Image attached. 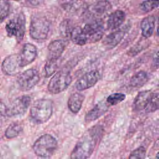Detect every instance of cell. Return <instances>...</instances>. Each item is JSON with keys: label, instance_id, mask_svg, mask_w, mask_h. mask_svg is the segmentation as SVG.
I'll use <instances>...</instances> for the list:
<instances>
[{"label": "cell", "instance_id": "3", "mask_svg": "<svg viewBox=\"0 0 159 159\" xmlns=\"http://www.w3.org/2000/svg\"><path fill=\"white\" fill-rule=\"evenodd\" d=\"M30 102V97L26 95L19 96L8 102L0 101V114L4 117L22 115L26 112Z\"/></svg>", "mask_w": 159, "mask_h": 159}, {"label": "cell", "instance_id": "31", "mask_svg": "<svg viewBox=\"0 0 159 159\" xmlns=\"http://www.w3.org/2000/svg\"><path fill=\"white\" fill-rule=\"evenodd\" d=\"M151 68L153 70H155L159 68V51L155 55L153 58Z\"/></svg>", "mask_w": 159, "mask_h": 159}, {"label": "cell", "instance_id": "22", "mask_svg": "<svg viewBox=\"0 0 159 159\" xmlns=\"http://www.w3.org/2000/svg\"><path fill=\"white\" fill-rule=\"evenodd\" d=\"M22 130V125L17 122L11 124L5 132V135L8 139H12L17 137Z\"/></svg>", "mask_w": 159, "mask_h": 159}, {"label": "cell", "instance_id": "23", "mask_svg": "<svg viewBox=\"0 0 159 159\" xmlns=\"http://www.w3.org/2000/svg\"><path fill=\"white\" fill-rule=\"evenodd\" d=\"M111 8V4L108 1H98L93 4L90 10L96 14H102Z\"/></svg>", "mask_w": 159, "mask_h": 159}, {"label": "cell", "instance_id": "9", "mask_svg": "<svg viewBox=\"0 0 159 159\" xmlns=\"http://www.w3.org/2000/svg\"><path fill=\"white\" fill-rule=\"evenodd\" d=\"M40 80V74L37 70L31 68L21 73L17 77V83L19 89L26 91L34 88Z\"/></svg>", "mask_w": 159, "mask_h": 159}, {"label": "cell", "instance_id": "1", "mask_svg": "<svg viewBox=\"0 0 159 159\" xmlns=\"http://www.w3.org/2000/svg\"><path fill=\"white\" fill-rule=\"evenodd\" d=\"M104 32V29L102 22L96 20L86 24L83 27H73L70 38L74 43L84 45L99 41L102 39Z\"/></svg>", "mask_w": 159, "mask_h": 159}, {"label": "cell", "instance_id": "5", "mask_svg": "<svg viewBox=\"0 0 159 159\" xmlns=\"http://www.w3.org/2000/svg\"><path fill=\"white\" fill-rule=\"evenodd\" d=\"M53 113V103L50 99H40L35 101L30 109V115L37 124H43L50 119Z\"/></svg>", "mask_w": 159, "mask_h": 159}, {"label": "cell", "instance_id": "8", "mask_svg": "<svg viewBox=\"0 0 159 159\" xmlns=\"http://www.w3.org/2000/svg\"><path fill=\"white\" fill-rule=\"evenodd\" d=\"M6 31L9 37H15L17 41L23 39L25 30V18L23 13H19L6 25Z\"/></svg>", "mask_w": 159, "mask_h": 159}, {"label": "cell", "instance_id": "7", "mask_svg": "<svg viewBox=\"0 0 159 159\" xmlns=\"http://www.w3.org/2000/svg\"><path fill=\"white\" fill-rule=\"evenodd\" d=\"M71 75L67 70H61L57 72L50 79L48 84V90L52 94H58L65 91L71 84Z\"/></svg>", "mask_w": 159, "mask_h": 159}, {"label": "cell", "instance_id": "19", "mask_svg": "<svg viewBox=\"0 0 159 159\" xmlns=\"http://www.w3.org/2000/svg\"><path fill=\"white\" fill-rule=\"evenodd\" d=\"M84 100V96L79 93H75L72 94L68 100V107L70 111L73 113H78L81 107Z\"/></svg>", "mask_w": 159, "mask_h": 159}, {"label": "cell", "instance_id": "6", "mask_svg": "<svg viewBox=\"0 0 159 159\" xmlns=\"http://www.w3.org/2000/svg\"><path fill=\"white\" fill-rule=\"evenodd\" d=\"M33 150L35 153L40 157L50 158L57 148V140L50 134L40 136L34 143Z\"/></svg>", "mask_w": 159, "mask_h": 159}, {"label": "cell", "instance_id": "21", "mask_svg": "<svg viewBox=\"0 0 159 159\" xmlns=\"http://www.w3.org/2000/svg\"><path fill=\"white\" fill-rule=\"evenodd\" d=\"M159 109V93H152L144 110L147 113L155 112Z\"/></svg>", "mask_w": 159, "mask_h": 159}, {"label": "cell", "instance_id": "17", "mask_svg": "<svg viewBox=\"0 0 159 159\" xmlns=\"http://www.w3.org/2000/svg\"><path fill=\"white\" fill-rule=\"evenodd\" d=\"M152 94V92L150 90L139 92L134 100L132 104L133 110L134 111H139L144 109Z\"/></svg>", "mask_w": 159, "mask_h": 159}, {"label": "cell", "instance_id": "12", "mask_svg": "<svg viewBox=\"0 0 159 159\" xmlns=\"http://www.w3.org/2000/svg\"><path fill=\"white\" fill-rule=\"evenodd\" d=\"M22 68L32 63L37 57V49L36 47L30 43H25L20 53L18 54Z\"/></svg>", "mask_w": 159, "mask_h": 159}, {"label": "cell", "instance_id": "13", "mask_svg": "<svg viewBox=\"0 0 159 159\" xmlns=\"http://www.w3.org/2000/svg\"><path fill=\"white\" fill-rule=\"evenodd\" d=\"M68 42L65 40H55L48 46V60H59L63 53Z\"/></svg>", "mask_w": 159, "mask_h": 159}, {"label": "cell", "instance_id": "10", "mask_svg": "<svg viewBox=\"0 0 159 159\" xmlns=\"http://www.w3.org/2000/svg\"><path fill=\"white\" fill-rule=\"evenodd\" d=\"M101 75L97 70L88 71L81 76L75 83V87L78 91H83L94 86L100 80Z\"/></svg>", "mask_w": 159, "mask_h": 159}, {"label": "cell", "instance_id": "25", "mask_svg": "<svg viewBox=\"0 0 159 159\" xmlns=\"http://www.w3.org/2000/svg\"><path fill=\"white\" fill-rule=\"evenodd\" d=\"M11 4L9 1L0 0V22H2L9 14Z\"/></svg>", "mask_w": 159, "mask_h": 159}, {"label": "cell", "instance_id": "15", "mask_svg": "<svg viewBox=\"0 0 159 159\" xmlns=\"http://www.w3.org/2000/svg\"><path fill=\"white\" fill-rule=\"evenodd\" d=\"M109 106L104 102L98 103L93 108L89 111L85 116V121L90 122L94 121L104 115L108 110Z\"/></svg>", "mask_w": 159, "mask_h": 159}, {"label": "cell", "instance_id": "26", "mask_svg": "<svg viewBox=\"0 0 159 159\" xmlns=\"http://www.w3.org/2000/svg\"><path fill=\"white\" fill-rule=\"evenodd\" d=\"M148 42L146 40H143L140 42H138L135 45H134L128 52L129 55L135 56L137 55L139 53L142 51L143 49L147 48L148 46Z\"/></svg>", "mask_w": 159, "mask_h": 159}, {"label": "cell", "instance_id": "11", "mask_svg": "<svg viewBox=\"0 0 159 159\" xmlns=\"http://www.w3.org/2000/svg\"><path fill=\"white\" fill-rule=\"evenodd\" d=\"M1 68L6 75L14 76L19 74L22 68L19 55L12 54L6 57L2 63Z\"/></svg>", "mask_w": 159, "mask_h": 159}, {"label": "cell", "instance_id": "29", "mask_svg": "<svg viewBox=\"0 0 159 159\" xmlns=\"http://www.w3.org/2000/svg\"><path fill=\"white\" fill-rule=\"evenodd\" d=\"M159 6V1H145L140 4V9L144 12H148Z\"/></svg>", "mask_w": 159, "mask_h": 159}, {"label": "cell", "instance_id": "14", "mask_svg": "<svg viewBox=\"0 0 159 159\" xmlns=\"http://www.w3.org/2000/svg\"><path fill=\"white\" fill-rule=\"evenodd\" d=\"M127 29L124 27L109 34V35L106 36V37L103 40V45L107 49L109 50L114 48L122 40L127 32Z\"/></svg>", "mask_w": 159, "mask_h": 159}, {"label": "cell", "instance_id": "2", "mask_svg": "<svg viewBox=\"0 0 159 159\" xmlns=\"http://www.w3.org/2000/svg\"><path fill=\"white\" fill-rule=\"evenodd\" d=\"M101 135V130L93 127L79 139L71 153V159H88L93 153Z\"/></svg>", "mask_w": 159, "mask_h": 159}, {"label": "cell", "instance_id": "24", "mask_svg": "<svg viewBox=\"0 0 159 159\" xmlns=\"http://www.w3.org/2000/svg\"><path fill=\"white\" fill-rule=\"evenodd\" d=\"M59 64V60H48L45 67V77H49L54 74L58 68Z\"/></svg>", "mask_w": 159, "mask_h": 159}, {"label": "cell", "instance_id": "33", "mask_svg": "<svg viewBox=\"0 0 159 159\" xmlns=\"http://www.w3.org/2000/svg\"><path fill=\"white\" fill-rule=\"evenodd\" d=\"M156 157H157V158H158V159H159V152L157 153V155H156Z\"/></svg>", "mask_w": 159, "mask_h": 159}, {"label": "cell", "instance_id": "16", "mask_svg": "<svg viewBox=\"0 0 159 159\" xmlns=\"http://www.w3.org/2000/svg\"><path fill=\"white\" fill-rule=\"evenodd\" d=\"M125 14L121 10H116L112 12L107 19V27L110 30H116L118 29L124 22Z\"/></svg>", "mask_w": 159, "mask_h": 159}, {"label": "cell", "instance_id": "27", "mask_svg": "<svg viewBox=\"0 0 159 159\" xmlns=\"http://www.w3.org/2000/svg\"><path fill=\"white\" fill-rule=\"evenodd\" d=\"M125 94L121 93H116L109 95L106 99L107 103L111 105H116L125 99Z\"/></svg>", "mask_w": 159, "mask_h": 159}, {"label": "cell", "instance_id": "20", "mask_svg": "<svg viewBox=\"0 0 159 159\" xmlns=\"http://www.w3.org/2000/svg\"><path fill=\"white\" fill-rule=\"evenodd\" d=\"M148 80V74L146 71H140L132 76L130 80V86L134 88L142 87Z\"/></svg>", "mask_w": 159, "mask_h": 159}, {"label": "cell", "instance_id": "30", "mask_svg": "<svg viewBox=\"0 0 159 159\" xmlns=\"http://www.w3.org/2000/svg\"><path fill=\"white\" fill-rule=\"evenodd\" d=\"M146 150L144 147H139L133 150L127 159H145Z\"/></svg>", "mask_w": 159, "mask_h": 159}, {"label": "cell", "instance_id": "32", "mask_svg": "<svg viewBox=\"0 0 159 159\" xmlns=\"http://www.w3.org/2000/svg\"><path fill=\"white\" fill-rule=\"evenodd\" d=\"M157 35L159 37V18H158V26H157Z\"/></svg>", "mask_w": 159, "mask_h": 159}, {"label": "cell", "instance_id": "18", "mask_svg": "<svg viewBox=\"0 0 159 159\" xmlns=\"http://www.w3.org/2000/svg\"><path fill=\"white\" fill-rule=\"evenodd\" d=\"M155 18L153 16H148L142 20L140 28L142 35L145 39H148L152 35L155 29Z\"/></svg>", "mask_w": 159, "mask_h": 159}, {"label": "cell", "instance_id": "4", "mask_svg": "<svg viewBox=\"0 0 159 159\" xmlns=\"http://www.w3.org/2000/svg\"><path fill=\"white\" fill-rule=\"evenodd\" d=\"M51 29L50 21L45 16L37 14L32 17L29 27V34L34 40H45L48 37Z\"/></svg>", "mask_w": 159, "mask_h": 159}, {"label": "cell", "instance_id": "28", "mask_svg": "<svg viewBox=\"0 0 159 159\" xmlns=\"http://www.w3.org/2000/svg\"><path fill=\"white\" fill-rule=\"evenodd\" d=\"M71 21L70 19H65L60 25V32L63 37H68L71 35L73 28L71 27Z\"/></svg>", "mask_w": 159, "mask_h": 159}]
</instances>
